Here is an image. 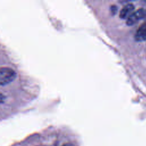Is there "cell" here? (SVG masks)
I'll list each match as a JSON object with an SVG mask.
<instances>
[{"mask_svg":"<svg viewBox=\"0 0 146 146\" xmlns=\"http://www.w3.org/2000/svg\"><path fill=\"white\" fill-rule=\"evenodd\" d=\"M17 76L16 72L11 68L2 67L0 69V84L5 86L13 82Z\"/></svg>","mask_w":146,"mask_h":146,"instance_id":"1","label":"cell"},{"mask_svg":"<svg viewBox=\"0 0 146 146\" xmlns=\"http://www.w3.org/2000/svg\"><path fill=\"white\" fill-rule=\"evenodd\" d=\"M145 17H146V10L143 8L138 9L133 11L127 19L126 24L128 26H132Z\"/></svg>","mask_w":146,"mask_h":146,"instance_id":"2","label":"cell"},{"mask_svg":"<svg viewBox=\"0 0 146 146\" xmlns=\"http://www.w3.org/2000/svg\"><path fill=\"white\" fill-rule=\"evenodd\" d=\"M134 10L135 6L132 3H128L121 9L119 13V17L122 19H127L133 12Z\"/></svg>","mask_w":146,"mask_h":146,"instance_id":"3","label":"cell"},{"mask_svg":"<svg viewBox=\"0 0 146 146\" xmlns=\"http://www.w3.org/2000/svg\"><path fill=\"white\" fill-rule=\"evenodd\" d=\"M135 39L137 42L146 40V22L139 27L135 35Z\"/></svg>","mask_w":146,"mask_h":146,"instance_id":"4","label":"cell"},{"mask_svg":"<svg viewBox=\"0 0 146 146\" xmlns=\"http://www.w3.org/2000/svg\"><path fill=\"white\" fill-rule=\"evenodd\" d=\"M117 7L115 5H112L111 7V11L112 14H115V13L117 12Z\"/></svg>","mask_w":146,"mask_h":146,"instance_id":"5","label":"cell"},{"mask_svg":"<svg viewBox=\"0 0 146 146\" xmlns=\"http://www.w3.org/2000/svg\"><path fill=\"white\" fill-rule=\"evenodd\" d=\"M63 146H71L70 144H64Z\"/></svg>","mask_w":146,"mask_h":146,"instance_id":"6","label":"cell"},{"mask_svg":"<svg viewBox=\"0 0 146 146\" xmlns=\"http://www.w3.org/2000/svg\"><path fill=\"white\" fill-rule=\"evenodd\" d=\"M145 10H146V9H145Z\"/></svg>","mask_w":146,"mask_h":146,"instance_id":"7","label":"cell"}]
</instances>
